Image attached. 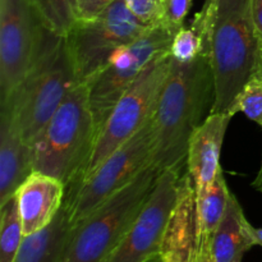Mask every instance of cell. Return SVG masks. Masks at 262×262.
<instances>
[{"label": "cell", "instance_id": "obj_26", "mask_svg": "<svg viewBox=\"0 0 262 262\" xmlns=\"http://www.w3.org/2000/svg\"><path fill=\"white\" fill-rule=\"evenodd\" d=\"M251 10L256 30L262 38V0H251Z\"/></svg>", "mask_w": 262, "mask_h": 262}, {"label": "cell", "instance_id": "obj_27", "mask_svg": "<svg viewBox=\"0 0 262 262\" xmlns=\"http://www.w3.org/2000/svg\"><path fill=\"white\" fill-rule=\"evenodd\" d=\"M251 233H252L256 246H261L262 247V228H255L251 225Z\"/></svg>", "mask_w": 262, "mask_h": 262}, {"label": "cell", "instance_id": "obj_1", "mask_svg": "<svg viewBox=\"0 0 262 262\" xmlns=\"http://www.w3.org/2000/svg\"><path fill=\"white\" fill-rule=\"evenodd\" d=\"M214 74L206 49L188 63L170 56V69L154 112L152 163L183 176L192 133L211 114Z\"/></svg>", "mask_w": 262, "mask_h": 262}, {"label": "cell", "instance_id": "obj_13", "mask_svg": "<svg viewBox=\"0 0 262 262\" xmlns=\"http://www.w3.org/2000/svg\"><path fill=\"white\" fill-rule=\"evenodd\" d=\"M232 118L229 113H211L189 138L186 168L197 194L212 183L222 168L220 154Z\"/></svg>", "mask_w": 262, "mask_h": 262}, {"label": "cell", "instance_id": "obj_22", "mask_svg": "<svg viewBox=\"0 0 262 262\" xmlns=\"http://www.w3.org/2000/svg\"><path fill=\"white\" fill-rule=\"evenodd\" d=\"M243 113L262 127V82L255 77L251 79L235 100L230 114Z\"/></svg>", "mask_w": 262, "mask_h": 262}, {"label": "cell", "instance_id": "obj_3", "mask_svg": "<svg viewBox=\"0 0 262 262\" xmlns=\"http://www.w3.org/2000/svg\"><path fill=\"white\" fill-rule=\"evenodd\" d=\"M97 132L86 83H78L31 145L33 171L76 186L87 168Z\"/></svg>", "mask_w": 262, "mask_h": 262}, {"label": "cell", "instance_id": "obj_23", "mask_svg": "<svg viewBox=\"0 0 262 262\" xmlns=\"http://www.w3.org/2000/svg\"><path fill=\"white\" fill-rule=\"evenodd\" d=\"M168 0H125L130 12L148 26L161 22Z\"/></svg>", "mask_w": 262, "mask_h": 262}, {"label": "cell", "instance_id": "obj_17", "mask_svg": "<svg viewBox=\"0 0 262 262\" xmlns=\"http://www.w3.org/2000/svg\"><path fill=\"white\" fill-rule=\"evenodd\" d=\"M72 227L68 209L63 204L50 224L25 235L14 262H59Z\"/></svg>", "mask_w": 262, "mask_h": 262}, {"label": "cell", "instance_id": "obj_5", "mask_svg": "<svg viewBox=\"0 0 262 262\" xmlns=\"http://www.w3.org/2000/svg\"><path fill=\"white\" fill-rule=\"evenodd\" d=\"M81 82L77 78L66 36L51 32L31 71L0 105L10 109L22 137L32 145L67 95Z\"/></svg>", "mask_w": 262, "mask_h": 262}, {"label": "cell", "instance_id": "obj_2", "mask_svg": "<svg viewBox=\"0 0 262 262\" xmlns=\"http://www.w3.org/2000/svg\"><path fill=\"white\" fill-rule=\"evenodd\" d=\"M197 15L204 25L214 74L211 113L230 114L257 72L261 37L253 23L251 0H206Z\"/></svg>", "mask_w": 262, "mask_h": 262}, {"label": "cell", "instance_id": "obj_7", "mask_svg": "<svg viewBox=\"0 0 262 262\" xmlns=\"http://www.w3.org/2000/svg\"><path fill=\"white\" fill-rule=\"evenodd\" d=\"M152 117L133 137L107 156L86 179L77 186L67 188L64 204L68 209L72 225L78 224L89 216L152 163Z\"/></svg>", "mask_w": 262, "mask_h": 262}, {"label": "cell", "instance_id": "obj_25", "mask_svg": "<svg viewBox=\"0 0 262 262\" xmlns=\"http://www.w3.org/2000/svg\"><path fill=\"white\" fill-rule=\"evenodd\" d=\"M117 0H77V19H92Z\"/></svg>", "mask_w": 262, "mask_h": 262}, {"label": "cell", "instance_id": "obj_28", "mask_svg": "<svg viewBox=\"0 0 262 262\" xmlns=\"http://www.w3.org/2000/svg\"><path fill=\"white\" fill-rule=\"evenodd\" d=\"M252 187H253V188H255V189H257L258 192H261V193H262V163H261L260 171H258L257 177H256L255 181H253Z\"/></svg>", "mask_w": 262, "mask_h": 262}, {"label": "cell", "instance_id": "obj_24", "mask_svg": "<svg viewBox=\"0 0 262 262\" xmlns=\"http://www.w3.org/2000/svg\"><path fill=\"white\" fill-rule=\"evenodd\" d=\"M192 7V0H168L161 22L174 31L184 27V18Z\"/></svg>", "mask_w": 262, "mask_h": 262}, {"label": "cell", "instance_id": "obj_10", "mask_svg": "<svg viewBox=\"0 0 262 262\" xmlns=\"http://www.w3.org/2000/svg\"><path fill=\"white\" fill-rule=\"evenodd\" d=\"M50 33L30 0H0V104L22 83Z\"/></svg>", "mask_w": 262, "mask_h": 262}, {"label": "cell", "instance_id": "obj_4", "mask_svg": "<svg viewBox=\"0 0 262 262\" xmlns=\"http://www.w3.org/2000/svg\"><path fill=\"white\" fill-rule=\"evenodd\" d=\"M160 174L151 163L130 183L73 225L59 262H104L142 211Z\"/></svg>", "mask_w": 262, "mask_h": 262}, {"label": "cell", "instance_id": "obj_29", "mask_svg": "<svg viewBox=\"0 0 262 262\" xmlns=\"http://www.w3.org/2000/svg\"><path fill=\"white\" fill-rule=\"evenodd\" d=\"M256 78L260 79L262 82V38L260 42V54H258V64H257V72H256Z\"/></svg>", "mask_w": 262, "mask_h": 262}, {"label": "cell", "instance_id": "obj_30", "mask_svg": "<svg viewBox=\"0 0 262 262\" xmlns=\"http://www.w3.org/2000/svg\"><path fill=\"white\" fill-rule=\"evenodd\" d=\"M146 262H164L163 256H161V252L158 253V255L152 256V257H151V258H148V260L146 261Z\"/></svg>", "mask_w": 262, "mask_h": 262}, {"label": "cell", "instance_id": "obj_14", "mask_svg": "<svg viewBox=\"0 0 262 262\" xmlns=\"http://www.w3.org/2000/svg\"><path fill=\"white\" fill-rule=\"evenodd\" d=\"M66 193L63 182L33 171L15 192L23 234H33L50 224L63 206Z\"/></svg>", "mask_w": 262, "mask_h": 262}, {"label": "cell", "instance_id": "obj_21", "mask_svg": "<svg viewBox=\"0 0 262 262\" xmlns=\"http://www.w3.org/2000/svg\"><path fill=\"white\" fill-rule=\"evenodd\" d=\"M206 49V38L201 19L196 14L189 27L177 32L170 46V56L179 63H188L196 59Z\"/></svg>", "mask_w": 262, "mask_h": 262}, {"label": "cell", "instance_id": "obj_18", "mask_svg": "<svg viewBox=\"0 0 262 262\" xmlns=\"http://www.w3.org/2000/svg\"><path fill=\"white\" fill-rule=\"evenodd\" d=\"M230 194L232 193L227 186L223 169L220 168L212 183L202 193L197 194V219L200 232L210 237L214 234L227 211Z\"/></svg>", "mask_w": 262, "mask_h": 262}, {"label": "cell", "instance_id": "obj_20", "mask_svg": "<svg viewBox=\"0 0 262 262\" xmlns=\"http://www.w3.org/2000/svg\"><path fill=\"white\" fill-rule=\"evenodd\" d=\"M42 25L58 36H66L77 20V0H30Z\"/></svg>", "mask_w": 262, "mask_h": 262}, {"label": "cell", "instance_id": "obj_15", "mask_svg": "<svg viewBox=\"0 0 262 262\" xmlns=\"http://www.w3.org/2000/svg\"><path fill=\"white\" fill-rule=\"evenodd\" d=\"M32 173L31 145L22 137L9 107L0 105V205L14 196Z\"/></svg>", "mask_w": 262, "mask_h": 262}, {"label": "cell", "instance_id": "obj_12", "mask_svg": "<svg viewBox=\"0 0 262 262\" xmlns=\"http://www.w3.org/2000/svg\"><path fill=\"white\" fill-rule=\"evenodd\" d=\"M210 235L199 229L197 194L188 174L179 181V196L164 238V262H215Z\"/></svg>", "mask_w": 262, "mask_h": 262}, {"label": "cell", "instance_id": "obj_19", "mask_svg": "<svg viewBox=\"0 0 262 262\" xmlns=\"http://www.w3.org/2000/svg\"><path fill=\"white\" fill-rule=\"evenodd\" d=\"M23 238L25 234L14 194L0 205V262H14Z\"/></svg>", "mask_w": 262, "mask_h": 262}, {"label": "cell", "instance_id": "obj_8", "mask_svg": "<svg viewBox=\"0 0 262 262\" xmlns=\"http://www.w3.org/2000/svg\"><path fill=\"white\" fill-rule=\"evenodd\" d=\"M169 69L170 50L154 58L120 97L97 135L91 158L79 183L151 119L168 78Z\"/></svg>", "mask_w": 262, "mask_h": 262}, {"label": "cell", "instance_id": "obj_6", "mask_svg": "<svg viewBox=\"0 0 262 262\" xmlns=\"http://www.w3.org/2000/svg\"><path fill=\"white\" fill-rule=\"evenodd\" d=\"M150 27L130 12L125 0H117L92 19H77L66 40L78 81L89 82L115 53Z\"/></svg>", "mask_w": 262, "mask_h": 262}, {"label": "cell", "instance_id": "obj_16", "mask_svg": "<svg viewBox=\"0 0 262 262\" xmlns=\"http://www.w3.org/2000/svg\"><path fill=\"white\" fill-rule=\"evenodd\" d=\"M256 246L251 224L234 194H230L227 211L211 235L210 247L215 262H242L243 256Z\"/></svg>", "mask_w": 262, "mask_h": 262}, {"label": "cell", "instance_id": "obj_9", "mask_svg": "<svg viewBox=\"0 0 262 262\" xmlns=\"http://www.w3.org/2000/svg\"><path fill=\"white\" fill-rule=\"evenodd\" d=\"M177 32L163 23L151 26L141 37L115 53L106 66L86 82L97 135L117 102L145 67L161 53L170 50Z\"/></svg>", "mask_w": 262, "mask_h": 262}, {"label": "cell", "instance_id": "obj_11", "mask_svg": "<svg viewBox=\"0 0 262 262\" xmlns=\"http://www.w3.org/2000/svg\"><path fill=\"white\" fill-rule=\"evenodd\" d=\"M181 174L165 170L142 211L104 262H146L161 252L179 196Z\"/></svg>", "mask_w": 262, "mask_h": 262}]
</instances>
